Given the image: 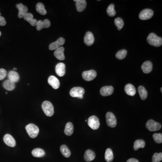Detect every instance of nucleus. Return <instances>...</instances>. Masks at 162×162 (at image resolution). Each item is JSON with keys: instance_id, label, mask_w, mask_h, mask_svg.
Returning a JSON list of instances; mask_svg holds the SVG:
<instances>
[{"instance_id": "3", "label": "nucleus", "mask_w": 162, "mask_h": 162, "mask_svg": "<svg viewBox=\"0 0 162 162\" xmlns=\"http://www.w3.org/2000/svg\"><path fill=\"white\" fill-rule=\"evenodd\" d=\"M26 130L31 138H35L38 136L39 129L38 127L34 124H30L26 126Z\"/></svg>"}, {"instance_id": "43", "label": "nucleus", "mask_w": 162, "mask_h": 162, "mask_svg": "<svg viewBox=\"0 0 162 162\" xmlns=\"http://www.w3.org/2000/svg\"><path fill=\"white\" fill-rule=\"evenodd\" d=\"M162 88H161V92H162Z\"/></svg>"}, {"instance_id": "41", "label": "nucleus", "mask_w": 162, "mask_h": 162, "mask_svg": "<svg viewBox=\"0 0 162 162\" xmlns=\"http://www.w3.org/2000/svg\"><path fill=\"white\" fill-rule=\"evenodd\" d=\"M14 70H17L16 68H14Z\"/></svg>"}, {"instance_id": "44", "label": "nucleus", "mask_w": 162, "mask_h": 162, "mask_svg": "<svg viewBox=\"0 0 162 162\" xmlns=\"http://www.w3.org/2000/svg\"><path fill=\"white\" fill-rule=\"evenodd\" d=\"M6 94H7V92H6Z\"/></svg>"}, {"instance_id": "29", "label": "nucleus", "mask_w": 162, "mask_h": 162, "mask_svg": "<svg viewBox=\"0 0 162 162\" xmlns=\"http://www.w3.org/2000/svg\"><path fill=\"white\" fill-rule=\"evenodd\" d=\"M114 153L111 148L106 149L105 153V159L106 162H111L114 159Z\"/></svg>"}, {"instance_id": "18", "label": "nucleus", "mask_w": 162, "mask_h": 162, "mask_svg": "<svg viewBox=\"0 0 162 162\" xmlns=\"http://www.w3.org/2000/svg\"><path fill=\"white\" fill-rule=\"evenodd\" d=\"M141 69L144 73H150L152 70V63L150 61H146L142 65Z\"/></svg>"}, {"instance_id": "12", "label": "nucleus", "mask_w": 162, "mask_h": 162, "mask_svg": "<svg viewBox=\"0 0 162 162\" xmlns=\"http://www.w3.org/2000/svg\"><path fill=\"white\" fill-rule=\"evenodd\" d=\"M3 141L4 142L6 143V145L9 146L14 147L16 146V140L10 134H6L4 136L3 138Z\"/></svg>"}, {"instance_id": "30", "label": "nucleus", "mask_w": 162, "mask_h": 162, "mask_svg": "<svg viewBox=\"0 0 162 162\" xmlns=\"http://www.w3.org/2000/svg\"><path fill=\"white\" fill-rule=\"evenodd\" d=\"M73 132V126L72 123L69 122L66 124L65 127V133L68 136L72 135Z\"/></svg>"}, {"instance_id": "22", "label": "nucleus", "mask_w": 162, "mask_h": 162, "mask_svg": "<svg viewBox=\"0 0 162 162\" xmlns=\"http://www.w3.org/2000/svg\"><path fill=\"white\" fill-rule=\"evenodd\" d=\"M96 157V153L93 151L91 150H87L85 152L84 158L87 162H91L95 159Z\"/></svg>"}, {"instance_id": "11", "label": "nucleus", "mask_w": 162, "mask_h": 162, "mask_svg": "<svg viewBox=\"0 0 162 162\" xmlns=\"http://www.w3.org/2000/svg\"><path fill=\"white\" fill-rule=\"evenodd\" d=\"M50 26V22L48 19H45L44 21L39 20L37 22L36 29L38 31H40L43 28H49Z\"/></svg>"}, {"instance_id": "21", "label": "nucleus", "mask_w": 162, "mask_h": 162, "mask_svg": "<svg viewBox=\"0 0 162 162\" xmlns=\"http://www.w3.org/2000/svg\"><path fill=\"white\" fill-rule=\"evenodd\" d=\"M124 90L126 94L130 96H134L136 93V89L131 84H126Z\"/></svg>"}, {"instance_id": "45", "label": "nucleus", "mask_w": 162, "mask_h": 162, "mask_svg": "<svg viewBox=\"0 0 162 162\" xmlns=\"http://www.w3.org/2000/svg\"><path fill=\"white\" fill-rule=\"evenodd\" d=\"M0 16H1V13H0Z\"/></svg>"}, {"instance_id": "39", "label": "nucleus", "mask_w": 162, "mask_h": 162, "mask_svg": "<svg viewBox=\"0 0 162 162\" xmlns=\"http://www.w3.org/2000/svg\"><path fill=\"white\" fill-rule=\"evenodd\" d=\"M6 19L3 17L0 16V26H4L6 25Z\"/></svg>"}, {"instance_id": "4", "label": "nucleus", "mask_w": 162, "mask_h": 162, "mask_svg": "<svg viewBox=\"0 0 162 162\" xmlns=\"http://www.w3.org/2000/svg\"><path fill=\"white\" fill-rule=\"evenodd\" d=\"M70 95L72 97L83 99V95L85 93V90L81 87H75L72 88L70 91Z\"/></svg>"}, {"instance_id": "10", "label": "nucleus", "mask_w": 162, "mask_h": 162, "mask_svg": "<svg viewBox=\"0 0 162 162\" xmlns=\"http://www.w3.org/2000/svg\"><path fill=\"white\" fill-rule=\"evenodd\" d=\"M65 43V39L63 38H60L54 43H51L49 46L50 50H56L60 46L63 45Z\"/></svg>"}, {"instance_id": "5", "label": "nucleus", "mask_w": 162, "mask_h": 162, "mask_svg": "<svg viewBox=\"0 0 162 162\" xmlns=\"http://www.w3.org/2000/svg\"><path fill=\"white\" fill-rule=\"evenodd\" d=\"M146 127L150 131H154L159 130L162 127V125L159 123L154 121L153 120L150 119L147 122Z\"/></svg>"}, {"instance_id": "19", "label": "nucleus", "mask_w": 162, "mask_h": 162, "mask_svg": "<svg viewBox=\"0 0 162 162\" xmlns=\"http://www.w3.org/2000/svg\"><path fill=\"white\" fill-rule=\"evenodd\" d=\"M64 50H65V48L63 46L59 47V48L56 49L54 52V55L58 60H63L65 59Z\"/></svg>"}, {"instance_id": "17", "label": "nucleus", "mask_w": 162, "mask_h": 162, "mask_svg": "<svg viewBox=\"0 0 162 162\" xmlns=\"http://www.w3.org/2000/svg\"><path fill=\"white\" fill-rule=\"evenodd\" d=\"M55 72L59 77H63L65 73V65L63 63H60L55 67Z\"/></svg>"}, {"instance_id": "15", "label": "nucleus", "mask_w": 162, "mask_h": 162, "mask_svg": "<svg viewBox=\"0 0 162 162\" xmlns=\"http://www.w3.org/2000/svg\"><path fill=\"white\" fill-rule=\"evenodd\" d=\"M16 8L18 10V17L19 18H22L26 14L28 13V9L26 6H24L22 3L17 4L16 6Z\"/></svg>"}, {"instance_id": "28", "label": "nucleus", "mask_w": 162, "mask_h": 162, "mask_svg": "<svg viewBox=\"0 0 162 162\" xmlns=\"http://www.w3.org/2000/svg\"><path fill=\"white\" fill-rule=\"evenodd\" d=\"M3 87L6 90L12 91L15 89L16 85L15 83L12 82V81H10V80H7L5 81V82L3 83Z\"/></svg>"}, {"instance_id": "38", "label": "nucleus", "mask_w": 162, "mask_h": 162, "mask_svg": "<svg viewBox=\"0 0 162 162\" xmlns=\"http://www.w3.org/2000/svg\"><path fill=\"white\" fill-rule=\"evenodd\" d=\"M7 72L6 70L3 69H0V80H3L6 76Z\"/></svg>"}, {"instance_id": "24", "label": "nucleus", "mask_w": 162, "mask_h": 162, "mask_svg": "<svg viewBox=\"0 0 162 162\" xmlns=\"http://www.w3.org/2000/svg\"><path fill=\"white\" fill-rule=\"evenodd\" d=\"M8 78L10 81L15 83L18 82L19 80V75L18 73L15 71H11L8 74Z\"/></svg>"}, {"instance_id": "31", "label": "nucleus", "mask_w": 162, "mask_h": 162, "mask_svg": "<svg viewBox=\"0 0 162 162\" xmlns=\"http://www.w3.org/2000/svg\"><path fill=\"white\" fill-rule=\"evenodd\" d=\"M146 143L143 140H137L134 142V148L135 151H137L139 148H144L145 147Z\"/></svg>"}, {"instance_id": "6", "label": "nucleus", "mask_w": 162, "mask_h": 162, "mask_svg": "<svg viewBox=\"0 0 162 162\" xmlns=\"http://www.w3.org/2000/svg\"><path fill=\"white\" fill-rule=\"evenodd\" d=\"M88 125L93 130H97L100 126L99 119L97 116L93 115L88 119Z\"/></svg>"}, {"instance_id": "16", "label": "nucleus", "mask_w": 162, "mask_h": 162, "mask_svg": "<svg viewBox=\"0 0 162 162\" xmlns=\"http://www.w3.org/2000/svg\"><path fill=\"white\" fill-rule=\"evenodd\" d=\"M95 38L93 34L91 32H87L85 34L84 38V43L88 46H91L94 42Z\"/></svg>"}, {"instance_id": "26", "label": "nucleus", "mask_w": 162, "mask_h": 162, "mask_svg": "<svg viewBox=\"0 0 162 162\" xmlns=\"http://www.w3.org/2000/svg\"><path fill=\"white\" fill-rule=\"evenodd\" d=\"M61 153L63 156L66 158H69L70 156L71 151L67 146L65 145H62L60 148Z\"/></svg>"}, {"instance_id": "37", "label": "nucleus", "mask_w": 162, "mask_h": 162, "mask_svg": "<svg viewBox=\"0 0 162 162\" xmlns=\"http://www.w3.org/2000/svg\"><path fill=\"white\" fill-rule=\"evenodd\" d=\"M162 160V153H154L153 156L152 162H159Z\"/></svg>"}, {"instance_id": "20", "label": "nucleus", "mask_w": 162, "mask_h": 162, "mask_svg": "<svg viewBox=\"0 0 162 162\" xmlns=\"http://www.w3.org/2000/svg\"><path fill=\"white\" fill-rule=\"evenodd\" d=\"M23 18L24 20L28 22L32 26H35L37 25L38 20L33 18V16L32 14L27 13Z\"/></svg>"}, {"instance_id": "1", "label": "nucleus", "mask_w": 162, "mask_h": 162, "mask_svg": "<svg viewBox=\"0 0 162 162\" xmlns=\"http://www.w3.org/2000/svg\"><path fill=\"white\" fill-rule=\"evenodd\" d=\"M148 43L153 46L159 47L162 44V39L153 33H151L147 38Z\"/></svg>"}, {"instance_id": "32", "label": "nucleus", "mask_w": 162, "mask_h": 162, "mask_svg": "<svg viewBox=\"0 0 162 162\" xmlns=\"http://www.w3.org/2000/svg\"><path fill=\"white\" fill-rule=\"evenodd\" d=\"M36 11L38 13L42 15H45L46 14V10L44 6L42 3H38L36 5Z\"/></svg>"}, {"instance_id": "33", "label": "nucleus", "mask_w": 162, "mask_h": 162, "mask_svg": "<svg viewBox=\"0 0 162 162\" xmlns=\"http://www.w3.org/2000/svg\"><path fill=\"white\" fill-rule=\"evenodd\" d=\"M127 50H119L116 54V57L119 60H123L126 57L127 55Z\"/></svg>"}, {"instance_id": "35", "label": "nucleus", "mask_w": 162, "mask_h": 162, "mask_svg": "<svg viewBox=\"0 0 162 162\" xmlns=\"http://www.w3.org/2000/svg\"><path fill=\"white\" fill-rule=\"evenodd\" d=\"M107 13L109 16L113 17L116 15V11L114 10V5L111 4L108 6L107 9Z\"/></svg>"}, {"instance_id": "7", "label": "nucleus", "mask_w": 162, "mask_h": 162, "mask_svg": "<svg viewBox=\"0 0 162 162\" xmlns=\"http://www.w3.org/2000/svg\"><path fill=\"white\" fill-rule=\"evenodd\" d=\"M106 123L109 126L114 127L117 125V119L113 113L109 112L106 114Z\"/></svg>"}, {"instance_id": "8", "label": "nucleus", "mask_w": 162, "mask_h": 162, "mask_svg": "<svg viewBox=\"0 0 162 162\" xmlns=\"http://www.w3.org/2000/svg\"><path fill=\"white\" fill-rule=\"evenodd\" d=\"M153 15V11L151 9H146L142 10L139 14V18L141 20L150 19Z\"/></svg>"}, {"instance_id": "9", "label": "nucleus", "mask_w": 162, "mask_h": 162, "mask_svg": "<svg viewBox=\"0 0 162 162\" xmlns=\"http://www.w3.org/2000/svg\"><path fill=\"white\" fill-rule=\"evenodd\" d=\"M97 73L94 70L86 71L82 72V77L84 80L87 81H91L97 77Z\"/></svg>"}, {"instance_id": "13", "label": "nucleus", "mask_w": 162, "mask_h": 162, "mask_svg": "<svg viewBox=\"0 0 162 162\" xmlns=\"http://www.w3.org/2000/svg\"><path fill=\"white\" fill-rule=\"evenodd\" d=\"M114 89L112 86H104L101 88L100 90V94L104 97L109 96L114 92Z\"/></svg>"}, {"instance_id": "23", "label": "nucleus", "mask_w": 162, "mask_h": 162, "mask_svg": "<svg viewBox=\"0 0 162 162\" xmlns=\"http://www.w3.org/2000/svg\"><path fill=\"white\" fill-rule=\"evenodd\" d=\"M76 2L77 10V11L82 12L84 11L87 6V2L85 0H74Z\"/></svg>"}, {"instance_id": "27", "label": "nucleus", "mask_w": 162, "mask_h": 162, "mask_svg": "<svg viewBox=\"0 0 162 162\" xmlns=\"http://www.w3.org/2000/svg\"><path fill=\"white\" fill-rule=\"evenodd\" d=\"M138 92L142 100H145L147 97L148 93L143 86H140L138 88Z\"/></svg>"}, {"instance_id": "40", "label": "nucleus", "mask_w": 162, "mask_h": 162, "mask_svg": "<svg viewBox=\"0 0 162 162\" xmlns=\"http://www.w3.org/2000/svg\"><path fill=\"white\" fill-rule=\"evenodd\" d=\"M126 162H139L137 159L134 158H130L127 160Z\"/></svg>"}, {"instance_id": "42", "label": "nucleus", "mask_w": 162, "mask_h": 162, "mask_svg": "<svg viewBox=\"0 0 162 162\" xmlns=\"http://www.w3.org/2000/svg\"><path fill=\"white\" fill-rule=\"evenodd\" d=\"M1 31H0V37H1Z\"/></svg>"}, {"instance_id": "25", "label": "nucleus", "mask_w": 162, "mask_h": 162, "mask_svg": "<svg viewBox=\"0 0 162 162\" xmlns=\"http://www.w3.org/2000/svg\"><path fill=\"white\" fill-rule=\"evenodd\" d=\"M32 154L35 157L40 158L45 155V152L42 148H36L33 150Z\"/></svg>"}, {"instance_id": "14", "label": "nucleus", "mask_w": 162, "mask_h": 162, "mask_svg": "<svg viewBox=\"0 0 162 162\" xmlns=\"http://www.w3.org/2000/svg\"><path fill=\"white\" fill-rule=\"evenodd\" d=\"M48 82L54 89H57L60 86L59 79L54 76H50L48 79Z\"/></svg>"}, {"instance_id": "34", "label": "nucleus", "mask_w": 162, "mask_h": 162, "mask_svg": "<svg viewBox=\"0 0 162 162\" xmlns=\"http://www.w3.org/2000/svg\"><path fill=\"white\" fill-rule=\"evenodd\" d=\"M114 23L119 30H120L123 28L124 24L123 19L120 17L117 18L115 19Z\"/></svg>"}, {"instance_id": "36", "label": "nucleus", "mask_w": 162, "mask_h": 162, "mask_svg": "<svg viewBox=\"0 0 162 162\" xmlns=\"http://www.w3.org/2000/svg\"><path fill=\"white\" fill-rule=\"evenodd\" d=\"M153 137L154 139L155 142L157 143H162V133H154L153 135Z\"/></svg>"}, {"instance_id": "2", "label": "nucleus", "mask_w": 162, "mask_h": 162, "mask_svg": "<svg viewBox=\"0 0 162 162\" xmlns=\"http://www.w3.org/2000/svg\"><path fill=\"white\" fill-rule=\"evenodd\" d=\"M42 109L46 116L51 117L54 114V106L49 101H45L42 104Z\"/></svg>"}]
</instances>
